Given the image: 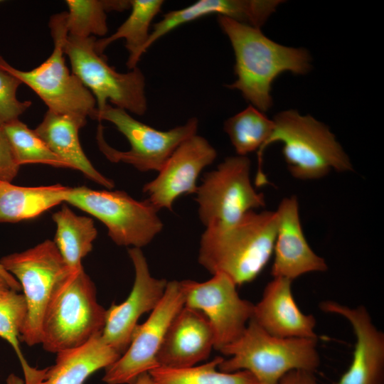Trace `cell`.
<instances>
[{
  "label": "cell",
  "mask_w": 384,
  "mask_h": 384,
  "mask_svg": "<svg viewBox=\"0 0 384 384\" xmlns=\"http://www.w3.org/2000/svg\"><path fill=\"white\" fill-rule=\"evenodd\" d=\"M223 32L228 37L235 57L236 80L227 85L261 112L272 105L270 94L274 79L284 72L305 74L311 67L306 49L287 47L265 36L260 28L218 16Z\"/></svg>",
  "instance_id": "1"
},
{
  "label": "cell",
  "mask_w": 384,
  "mask_h": 384,
  "mask_svg": "<svg viewBox=\"0 0 384 384\" xmlns=\"http://www.w3.org/2000/svg\"><path fill=\"white\" fill-rule=\"evenodd\" d=\"M277 229L276 211L251 210L224 228H207L198 262L212 275L223 273L237 286L253 281L271 256Z\"/></svg>",
  "instance_id": "2"
},
{
  "label": "cell",
  "mask_w": 384,
  "mask_h": 384,
  "mask_svg": "<svg viewBox=\"0 0 384 384\" xmlns=\"http://www.w3.org/2000/svg\"><path fill=\"white\" fill-rule=\"evenodd\" d=\"M105 314L83 267L69 270L56 283L46 309L41 344L55 353L80 346L102 333Z\"/></svg>",
  "instance_id": "3"
},
{
  "label": "cell",
  "mask_w": 384,
  "mask_h": 384,
  "mask_svg": "<svg viewBox=\"0 0 384 384\" xmlns=\"http://www.w3.org/2000/svg\"><path fill=\"white\" fill-rule=\"evenodd\" d=\"M317 338H279L251 319L242 334L219 351L228 356L218 365L223 372L247 370L259 384H278L289 372L314 373L321 363Z\"/></svg>",
  "instance_id": "4"
},
{
  "label": "cell",
  "mask_w": 384,
  "mask_h": 384,
  "mask_svg": "<svg viewBox=\"0 0 384 384\" xmlns=\"http://www.w3.org/2000/svg\"><path fill=\"white\" fill-rule=\"evenodd\" d=\"M273 122L274 129L263 152L270 144L282 142L284 160L294 178L313 180L324 177L331 169L339 172L353 170L334 134L313 117L290 110L276 114Z\"/></svg>",
  "instance_id": "5"
},
{
  "label": "cell",
  "mask_w": 384,
  "mask_h": 384,
  "mask_svg": "<svg viewBox=\"0 0 384 384\" xmlns=\"http://www.w3.org/2000/svg\"><path fill=\"white\" fill-rule=\"evenodd\" d=\"M66 12L53 14L48 26L53 40L50 55L35 68L24 71L8 63L0 55V69L26 84L48 107L58 114L91 118L97 104L92 92L66 65L63 46L68 35Z\"/></svg>",
  "instance_id": "6"
},
{
  "label": "cell",
  "mask_w": 384,
  "mask_h": 384,
  "mask_svg": "<svg viewBox=\"0 0 384 384\" xmlns=\"http://www.w3.org/2000/svg\"><path fill=\"white\" fill-rule=\"evenodd\" d=\"M91 119L113 124L128 140L130 149L122 151L110 146L105 139L103 127H97L96 139L101 152L113 163L123 162L139 171H159L164 164L186 139L197 134L198 120L191 117L182 124L166 131L159 130L132 117L124 110L110 104L96 109Z\"/></svg>",
  "instance_id": "7"
},
{
  "label": "cell",
  "mask_w": 384,
  "mask_h": 384,
  "mask_svg": "<svg viewBox=\"0 0 384 384\" xmlns=\"http://www.w3.org/2000/svg\"><path fill=\"white\" fill-rule=\"evenodd\" d=\"M95 36L79 38L68 35L63 46L69 58L72 73L92 92L97 109H103L110 102L114 107L137 115L147 110L145 77L136 67L119 73L107 63L105 55L95 49Z\"/></svg>",
  "instance_id": "8"
},
{
  "label": "cell",
  "mask_w": 384,
  "mask_h": 384,
  "mask_svg": "<svg viewBox=\"0 0 384 384\" xmlns=\"http://www.w3.org/2000/svg\"><path fill=\"white\" fill-rule=\"evenodd\" d=\"M65 202L100 220L107 228L109 237L119 246L142 248L164 228L152 205L146 200L137 201L123 191L70 187Z\"/></svg>",
  "instance_id": "9"
},
{
  "label": "cell",
  "mask_w": 384,
  "mask_h": 384,
  "mask_svg": "<svg viewBox=\"0 0 384 384\" xmlns=\"http://www.w3.org/2000/svg\"><path fill=\"white\" fill-rule=\"evenodd\" d=\"M250 166L245 156H228L216 169L205 174L195 200L206 228L231 225L246 213L265 206L263 193L252 185Z\"/></svg>",
  "instance_id": "10"
},
{
  "label": "cell",
  "mask_w": 384,
  "mask_h": 384,
  "mask_svg": "<svg viewBox=\"0 0 384 384\" xmlns=\"http://www.w3.org/2000/svg\"><path fill=\"white\" fill-rule=\"evenodd\" d=\"M0 263L16 279L23 291L27 314L21 340L29 346L41 344L46 309L56 283L70 269L50 240L23 252L5 255Z\"/></svg>",
  "instance_id": "11"
},
{
  "label": "cell",
  "mask_w": 384,
  "mask_h": 384,
  "mask_svg": "<svg viewBox=\"0 0 384 384\" xmlns=\"http://www.w3.org/2000/svg\"><path fill=\"white\" fill-rule=\"evenodd\" d=\"M184 306L179 281L167 282L164 294L147 319L138 324L127 350L105 370L106 384H134L144 373L159 367L157 356L166 331Z\"/></svg>",
  "instance_id": "12"
},
{
  "label": "cell",
  "mask_w": 384,
  "mask_h": 384,
  "mask_svg": "<svg viewBox=\"0 0 384 384\" xmlns=\"http://www.w3.org/2000/svg\"><path fill=\"white\" fill-rule=\"evenodd\" d=\"M184 305L207 318L214 336V349L220 351L236 341L253 316L254 304L241 298L237 285L227 275L216 273L205 282L179 281Z\"/></svg>",
  "instance_id": "13"
},
{
  "label": "cell",
  "mask_w": 384,
  "mask_h": 384,
  "mask_svg": "<svg viewBox=\"0 0 384 384\" xmlns=\"http://www.w3.org/2000/svg\"><path fill=\"white\" fill-rule=\"evenodd\" d=\"M127 252L134 270L133 286L124 302L113 303L106 309L101 334L104 341L121 355L129 346L139 318L156 308L168 282L166 279L151 275L141 248L130 247Z\"/></svg>",
  "instance_id": "14"
},
{
  "label": "cell",
  "mask_w": 384,
  "mask_h": 384,
  "mask_svg": "<svg viewBox=\"0 0 384 384\" xmlns=\"http://www.w3.org/2000/svg\"><path fill=\"white\" fill-rule=\"evenodd\" d=\"M216 157V150L206 138L196 134L186 139L170 155L157 176L144 185L146 200L158 211L172 210L178 197L196 193L199 174Z\"/></svg>",
  "instance_id": "15"
},
{
  "label": "cell",
  "mask_w": 384,
  "mask_h": 384,
  "mask_svg": "<svg viewBox=\"0 0 384 384\" xmlns=\"http://www.w3.org/2000/svg\"><path fill=\"white\" fill-rule=\"evenodd\" d=\"M319 308L348 320L356 336L351 363L337 384H384V333L374 324L367 309L333 300L322 301Z\"/></svg>",
  "instance_id": "16"
},
{
  "label": "cell",
  "mask_w": 384,
  "mask_h": 384,
  "mask_svg": "<svg viewBox=\"0 0 384 384\" xmlns=\"http://www.w3.org/2000/svg\"><path fill=\"white\" fill-rule=\"evenodd\" d=\"M277 229L271 274L293 281L299 277L325 272L328 265L309 246L300 223L297 197L282 199L277 210Z\"/></svg>",
  "instance_id": "17"
},
{
  "label": "cell",
  "mask_w": 384,
  "mask_h": 384,
  "mask_svg": "<svg viewBox=\"0 0 384 384\" xmlns=\"http://www.w3.org/2000/svg\"><path fill=\"white\" fill-rule=\"evenodd\" d=\"M213 349L214 336L207 318L184 305L166 331L157 361L159 367H192L206 361Z\"/></svg>",
  "instance_id": "18"
},
{
  "label": "cell",
  "mask_w": 384,
  "mask_h": 384,
  "mask_svg": "<svg viewBox=\"0 0 384 384\" xmlns=\"http://www.w3.org/2000/svg\"><path fill=\"white\" fill-rule=\"evenodd\" d=\"M292 281L273 277L254 304L253 319L268 334L279 338H317L316 319L303 313L292 290Z\"/></svg>",
  "instance_id": "19"
},
{
  "label": "cell",
  "mask_w": 384,
  "mask_h": 384,
  "mask_svg": "<svg viewBox=\"0 0 384 384\" xmlns=\"http://www.w3.org/2000/svg\"><path fill=\"white\" fill-rule=\"evenodd\" d=\"M278 0H200L171 11L154 24L145 50L177 27L200 18L218 14L260 28L279 4Z\"/></svg>",
  "instance_id": "20"
},
{
  "label": "cell",
  "mask_w": 384,
  "mask_h": 384,
  "mask_svg": "<svg viewBox=\"0 0 384 384\" xmlns=\"http://www.w3.org/2000/svg\"><path fill=\"white\" fill-rule=\"evenodd\" d=\"M86 123V118L48 110L34 130L69 169L78 170L90 180L112 189L114 181L93 166L81 146L78 133Z\"/></svg>",
  "instance_id": "21"
},
{
  "label": "cell",
  "mask_w": 384,
  "mask_h": 384,
  "mask_svg": "<svg viewBox=\"0 0 384 384\" xmlns=\"http://www.w3.org/2000/svg\"><path fill=\"white\" fill-rule=\"evenodd\" d=\"M97 334L84 344L57 353L55 363L41 369L34 384H85L96 371L106 369L120 356Z\"/></svg>",
  "instance_id": "22"
},
{
  "label": "cell",
  "mask_w": 384,
  "mask_h": 384,
  "mask_svg": "<svg viewBox=\"0 0 384 384\" xmlns=\"http://www.w3.org/2000/svg\"><path fill=\"white\" fill-rule=\"evenodd\" d=\"M70 188L60 184L24 187L0 181V223L36 218L65 202Z\"/></svg>",
  "instance_id": "23"
},
{
  "label": "cell",
  "mask_w": 384,
  "mask_h": 384,
  "mask_svg": "<svg viewBox=\"0 0 384 384\" xmlns=\"http://www.w3.org/2000/svg\"><path fill=\"white\" fill-rule=\"evenodd\" d=\"M131 13L125 21L111 36L97 39L95 51L104 55L105 49L113 42L125 40V48L129 53L127 67L129 70L137 67L151 31L149 28L154 17L161 11L162 0H129Z\"/></svg>",
  "instance_id": "24"
},
{
  "label": "cell",
  "mask_w": 384,
  "mask_h": 384,
  "mask_svg": "<svg viewBox=\"0 0 384 384\" xmlns=\"http://www.w3.org/2000/svg\"><path fill=\"white\" fill-rule=\"evenodd\" d=\"M273 129V119H270L252 105L228 118L224 123V130L238 156H246L247 154L257 151V186L268 183L262 171L263 147Z\"/></svg>",
  "instance_id": "25"
},
{
  "label": "cell",
  "mask_w": 384,
  "mask_h": 384,
  "mask_svg": "<svg viewBox=\"0 0 384 384\" xmlns=\"http://www.w3.org/2000/svg\"><path fill=\"white\" fill-rule=\"evenodd\" d=\"M56 224L55 242L68 267L71 270L82 267V259L92 250L97 235L90 218L76 215L64 206L53 215Z\"/></svg>",
  "instance_id": "26"
},
{
  "label": "cell",
  "mask_w": 384,
  "mask_h": 384,
  "mask_svg": "<svg viewBox=\"0 0 384 384\" xmlns=\"http://www.w3.org/2000/svg\"><path fill=\"white\" fill-rule=\"evenodd\" d=\"M223 359L217 356L206 363L184 368L160 366L149 373L154 384H259L247 370L228 373L218 370Z\"/></svg>",
  "instance_id": "27"
},
{
  "label": "cell",
  "mask_w": 384,
  "mask_h": 384,
  "mask_svg": "<svg viewBox=\"0 0 384 384\" xmlns=\"http://www.w3.org/2000/svg\"><path fill=\"white\" fill-rule=\"evenodd\" d=\"M68 35L79 38L104 36L108 31L107 12L130 9L129 1L67 0Z\"/></svg>",
  "instance_id": "28"
},
{
  "label": "cell",
  "mask_w": 384,
  "mask_h": 384,
  "mask_svg": "<svg viewBox=\"0 0 384 384\" xmlns=\"http://www.w3.org/2000/svg\"><path fill=\"white\" fill-rule=\"evenodd\" d=\"M11 144L16 164H46L56 168L69 169L54 154L41 137L18 119L1 126Z\"/></svg>",
  "instance_id": "29"
},
{
  "label": "cell",
  "mask_w": 384,
  "mask_h": 384,
  "mask_svg": "<svg viewBox=\"0 0 384 384\" xmlns=\"http://www.w3.org/2000/svg\"><path fill=\"white\" fill-rule=\"evenodd\" d=\"M26 314L27 306L23 294L12 291L7 297L0 299V337L6 340L14 350L23 373L24 380L29 379L37 369L29 365L19 343Z\"/></svg>",
  "instance_id": "30"
},
{
  "label": "cell",
  "mask_w": 384,
  "mask_h": 384,
  "mask_svg": "<svg viewBox=\"0 0 384 384\" xmlns=\"http://www.w3.org/2000/svg\"><path fill=\"white\" fill-rule=\"evenodd\" d=\"M21 84L18 78L0 69V127L18 119L31 107V101H20L16 97Z\"/></svg>",
  "instance_id": "31"
},
{
  "label": "cell",
  "mask_w": 384,
  "mask_h": 384,
  "mask_svg": "<svg viewBox=\"0 0 384 384\" xmlns=\"http://www.w3.org/2000/svg\"><path fill=\"white\" fill-rule=\"evenodd\" d=\"M19 168L9 141L0 127V181L11 183L16 176Z\"/></svg>",
  "instance_id": "32"
},
{
  "label": "cell",
  "mask_w": 384,
  "mask_h": 384,
  "mask_svg": "<svg viewBox=\"0 0 384 384\" xmlns=\"http://www.w3.org/2000/svg\"><path fill=\"white\" fill-rule=\"evenodd\" d=\"M278 384H318L314 373L294 370L287 373Z\"/></svg>",
  "instance_id": "33"
},
{
  "label": "cell",
  "mask_w": 384,
  "mask_h": 384,
  "mask_svg": "<svg viewBox=\"0 0 384 384\" xmlns=\"http://www.w3.org/2000/svg\"><path fill=\"white\" fill-rule=\"evenodd\" d=\"M0 275H1L4 279L6 281V282L9 284L10 287L15 292H18L21 289V285L18 283V282L16 280V279L11 275L9 272H8L4 267L2 266V265L0 263Z\"/></svg>",
  "instance_id": "34"
},
{
  "label": "cell",
  "mask_w": 384,
  "mask_h": 384,
  "mask_svg": "<svg viewBox=\"0 0 384 384\" xmlns=\"http://www.w3.org/2000/svg\"><path fill=\"white\" fill-rule=\"evenodd\" d=\"M12 291H14L4 277L0 275V299L7 297Z\"/></svg>",
  "instance_id": "35"
},
{
  "label": "cell",
  "mask_w": 384,
  "mask_h": 384,
  "mask_svg": "<svg viewBox=\"0 0 384 384\" xmlns=\"http://www.w3.org/2000/svg\"><path fill=\"white\" fill-rule=\"evenodd\" d=\"M134 384H154L149 373L141 375L136 380Z\"/></svg>",
  "instance_id": "36"
},
{
  "label": "cell",
  "mask_w": 384,
  "mask_h": 384,
  "mask_svg": "<svg viewBox=\"0 0 384 384\" xmlns=\"http://www.w3.org/2000/svg\"><path fill=\"white\" fill-rule=\"evenodd\" d=\"M6 384H25L23 379L19 378L18 375L14 373H11L8 375Z\"/></svg>",
  "instance_id": "37"
},
{
  "label": "cell",
  "mask_w": 384,
  "mask_h": 384,
  "mask_svg": "<svg viewBox=\"0 0 384 384\" xmlns=\"http://www.w3.org/2000/svg\"><path fill=\"white\" fill-rule=\"evenodd\" d=\"M2 2V1H0V3Z\"/></svg>",
  "instance_id": "38"
}]
</instances>
